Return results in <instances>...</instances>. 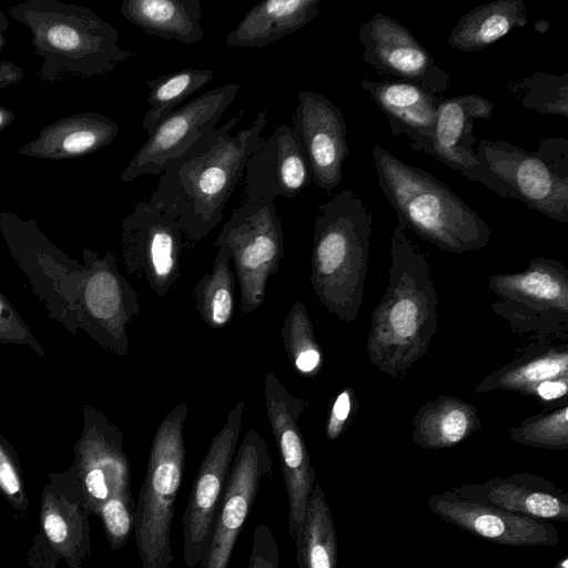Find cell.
Wrapping results in <instances>:
<instances>
[{"instance_id":"obj_40","label":"cell","mask_w":568,"mask_h":568,"mask_svg":"<svg viewBox=\"0 0 568 568\" xmlns=\"http://www.w3.org/2000/svg\"><path fill=\"white\" fill-rule=\"evenodd\" d=\"M0 344L27 346L39 357L47 353L10 300L0 291Z\"/></svg>"},{"instance_id":"obj_24","label":"cell","mask_w":568,"mask_h":568,"mask_svg":"<svg viewBox=\"0 0 568 568\" xmlns=\"http://www.w3.org/2000/svg\"><path fill=\"white\" fill-rule=\"evenodd\" d=\"M362 89L387 116L394 135L408 138L414 151L428 154L443 94L397 80H363Z\"/></svg>"},{"instance_id":"obj_1","label":"cell","mask_w":568,"mask_h":568,"mask_svg":"<svg viewBox=\"0 0 568 568\" xmlns=\"http://www.w3.org/2000/svg\"><path fill=\"white\" fill-rule=\"evenodd\" d=\"M244 113L241 109L212 134L171 161L150 196L152 205L175 221L186 250L222 222L247 159L263 138L266 110H261L248 128L232 134Z\"/></svg>"},{"instance_id":"obj_43","label":"cell","mask_w":568,"mask_h":568,"mask_svg":"<svg viewBox=\"0 0 568 568\" xmlns=\"http://www.w3.org/2000/svg\"><path fill=\"white\" fill-rule=\"evenodd\" d=\"M568 392V378L552 379L541 383L536 388V395L542 402H551L566 397Z\"/></svg>"},{"instance_id":"obj_8","label":"cell","mask_w":568,"mask_h":568,"mask_svg":"<svg viewBox=\"0 0 568 568\" xmlns=\"http://www.w3.org/2000/svg\"><path fill=\"white\" fill-rule=\"evenodd\" d=\"M498 297L491 310L518 334L539 342L568 339V270L561 261L535 257L526 270L488 278Z\"/></svg>"},{"instance_id":"obj_9","label":"cell","mask_w":568,"mask_h":568,"mask_svg":"<svg viewBox=\"0 0 568 568\" xmlns=\"http://www.w3.org/2000/svg\"><path fill=\"white\" fill-rule=\"evenodd\" d=\"M0 233L33 293L44 304L48 317L75 336L83 264L54 245L36 220H23L11 211L0 210Z\"/></svg>"},{"instance_id":"obj_28","label":"cell","mask_w":568,"mask_h":568,"mask_svg":"<svg viewBox=\"0 0 568 568\" xmlns=\"http://www.w3.org/2000/svg\"><path fill=\"white\" fill-rule=\"evenodd\" d=\"M321 0H266L253 6L226 34L232 48L262 49L305 27L320 13Z\"/></svg>"},{"instance_id":"obj_42","label":"cell","mask_w":568,"mask_h":568,"mask_svg":"<svg viewBox=\"0 0 568 568\" xmlns=\"http://www.w3.org/2000/svg\"><path fill=\"white\" fill-rule=\"evenodd\" d=\"M354 395L351 388H345L335 397L327 417L325 434L328 440L337 439L346 427L352 413Z\"/></svg>"},{"instance_id":"obj_12","label":"cell","mask_w":568,"mask_h":568,"mask_svg":"<svg viewBox=\"0 0 568 568\" xmlns=\"http://www.w3.org/2000/svg\"><path fill=\"white\" fill-rule=\"evenodd\" d=\"M88 509L69 470L49 474L43 486L39 530L27 552L30 568H57L63 560L69 568H82L91 555Z\"/></svg>"},{"instance_id":"obj_23","label":"cell","mask_w":568,"mask_h":568,"mask_svg":"<svg viewBox=\"0 0 568 568\" xmlns=\"http://www.w3.org/2000/svg\"><path fill=\"white\" fill-rule=\"evenodd\" d=\"M454 495L545 520L568 523V494L552 481L528 473L493 477L479 484L453 487Z\"/></svg>"},{"instance_id":"obj_32","label":"cell","mask_w":568,"mask_h":568,"mask_svg":"<svg viewBox=\"0 0 568 568\" xmlns=\"http://www.w3.org/2000/svg\"><path fill=\"white\" fill-rule=\"evenodd\" d=\"M298 568H336L337 537L325 493L315 484L294 537Z\"/></svg>"},{"instance_id":"obj_25","label":"cell","mask_w":568,"mask_h":568,"mask_svg":"<svg viewBox=\"0 0 568 568\" xmlns=\"http://www.w3.org/2000/svg\"><path fill=\"white\" fill-rule=\"evenodd\" d=\"M494 106L479 94L445 98L437 112L428 155L462 175L474 170L477 156L473 145L478 142L473 134L474 121L489 119Z\"/></svg>"},{"instance_id":"obj_22","label":"cell","mask_w":568,"mask_h":568,"mask_svg":"<svg viewBox=\"0 0 568 568\" xmlns=\"http://www.w3.org/2000/svg\"><path fill=\"white\" fill-rule=\"evenodd\" d=\"M312 182L310 162L288 124L262 138L245 164V196L293 199Z\"/></svg>"},{"instance_id":"obj_19","label":"cell","mask_w":568,"mask_h":568,"mask_svg":"<svg viewBox=\"0 0 568 568\" xmlns=\"http://www.w3.org/2000/svg\"><path fill=\"white\" fill-rule=\"evenodd\" d=\"M363 59L376 71L443 94L449 74L414 34L394 18L375 13L359 27Z\"/></svg>"},{"instance_id":"obj_7","label":"cell","mask_w":568,"mask_h":568,"mask_svg":"<svg viewBox=\"0 0 568 568\" xmlns=\"http://www.w3.org/2000/svg\"><path fill=\"white\" fill-rule=\"evenodd\" d=\"M186 402L174 406L152 438L134 513V536L142 568H172L171 529L185 465Z\"/></svg>"},{"instance_id":"obj_49","label":"cell","mask_w":568,"mask_h":568,"mask_svg":"<svg viewBox=\"0 0 568 568\" xmlns=\"http://www.w3.org/2000/svg\"><path fill=\"white\" fill-rule=\"evenodd\" d=\"M199 568H205L204 564H203V562H201V564L199 565Z\"/></svg>"},{"instance_id":"obj_17","label":"cell","mask_w":568,"mask_h":568,"mask_svg":"<svg viewBox=\"0 0 568 568\" xmlns=\"http://www.w3.org/2000/svg\"><path fill=\"white\" fill-rule=\"evenodd\" d=\"M69 473L91 515L113 495L131 490V469L120 428L91 404L83 406V425Z\"/></svg>"},{"instance_id":"obj_6","label":"cell","mask_w":568,"mask_h":568,"mask_svg":"<svg viewBox=\"0 0 568 568\" xmlns=\"http://www.w3.org/2000/svg\"><path fill=\"white\" fill-rule=\"evenodd\" d=\"M477 165L463 176L501 197L568 223V140L549 138L529 151L506 141L480 140Z\"/></svg>"},{"instance_id":"obj_29","label":"cell","mask_w":568,"mask_h":568,"mask_svg":"<svg viewBox=\"0 0 568 568\" xmlns=\"http://www.w3.org/2000/svg\"><path fill=\"white\" fill-rule=\"evenodd\" d=\"M412 424L413 442L433 450L454 447L481 427L477 408L449 395L425 403L414 415Z\"/></svg>"},{"instance_id":"obj_39","label":"cell","mask_w":568,"mask_h":568,"mask_svg":"<svg viewBox=\"0 0 568 568\" xmlns=\"http://www.w3.org/2000/svg\"><path fill=\"white\" fill-rule=\"evenodd\" d=\"M0 494L18 511L24 514L29 507L28 495L17 452L0 434Z\"/></svg>"},{"instance_id":"obj_38","label":"cell","mask_w":568,"mask_h":568,"mask_svg":"<svg viewBox=\"0 0 568 568\" xmlns=\"http://www.w3.org/2000/svg\"><path fill=\"white\" fill-rule=\"evenodd\" d=\"M135 504L132 491H122L110 497L99 509L105 537L112 549L120 550L134 530Z\"/></svg>"},{"instance_id":"obj_35","label":"cell","mask_w":568,"mask_h":568,"mask_svg":"<svg viewBox=\"0 0 568 568\" xmlns=\"http://www.w3.org/2000/svg\"><path fill=\"white\" fill-rule=\"evenodd\" d=\"M281 338L294 369L310 377L316 376L323 365V353L307 308L301 301L294 302L287 312Z\"/></svg>"},{"instance_id":"obj_47","label":"cell","mask_w":568,"mask_h":568,"mask_svg":"<svg viewBox=\"0 0 568 568\" xmlns=\"http://www.w3.org/2000/svg\"><path fill=\"white\" fill-rule=\"evenodd\" d=\"M550 28V23L546 20H538L536 23H535V30L538 31L539 33H545L549 30Z\"/></svg>"},{"instance_id":"obj_37","label":"cell","mask_w":568,"mask_h":568,"mask_svg":"<svg viewBox=\"0 0 568 568\" xmlns=\"http://www.w3.org/2000/svg\"><path fill=\"white\" fill-rule=\"evenodd\" d=\"M517 444L554 450L568 448V406H561L530 416L508 430Z\"/></svg>"},{"instance_id":"obj_45","label":"cell","mask_w":568,"mask_h":568,"mask_svg":"<svg viewBox=\"0 0 568 568\" xmlns=\"http://www.w3.org/2000/svg\"><path fill=\"white\" fill-rule=\"evenodd\" d=\"M16 119V114L9 108L0 105V133L7 129Z\"/></svg>"},{"instance_id":"obj_44","label":"cell","mask_w":568,"mask_h":568,"mask_svg":"<svg viewBox=\"0 0 568 568\" xmlns=\"http://www.w3.org/2000/svg\"><path fill=\"white\" fill-rule=\"evenodd\" d=\"M24 75V71L11 61H0V89H4L18 82Z\"/></svg>"},{"instance_id":"obj_36","label":"cell","mask_w":568,"mask_h":568,"mask_svg":"<svg viewBox=\"0 0 568 568\" xmlns=\"http://www.w3.org/2000/svg\"><path fill=\"white\" fill-rule=\"evenodd\" d=\"M507 87L528 110L568 116V73L555 75L537 71Z\"/></svg>"},{"instance_id":"obj_13","label":"cell","mask_w":568,"mask_h":568,"mask_svg":"<svg viewBox=\"0 0 568 568\" xmlns=\"http://www.w3.org/2000/svg\"><path fill=\"white\" fill-rule=\"evenodd\" d=\"M245 404L239 402L213 436L196 473L182 518V554L187 568L206 557L215 519L243 428Z\"/></svg>"},{"instance_id":"obj_16","label":"cell","mask_w":568,"mask_h":568,"mask_svg":"<svg viewBox=\"0 0 568 568\" xmlns=\"http://www.w3.org/2000/svg\"><path fill=\"white\" fill-rule=\"evenodd\" d=\"M264 398L286 490L287 529L294 539L316 484L315 467L300 427L308 402L292 395L273 372L265 376Z\"/></svg>"},{"instance_id":"obj_30","label":"cell","mask_w":568,"mask_h":568,"mask_svg":"<svg viewBox=\"0 0 568 568\" xmlns=\"http://www.w3.org/2000/svg\"><path fill=\"white\" fill-rule=\"evenodd\" d=\"M120 13L153 37L185 44L204 37L200 0H123Z\"/></svg>"},{"instance_id":"obj_41","label":"cell","mask_w":568,"mask_h":568,"mask_svg":"<svg viewBox=\"0 0 568 568\" xmlns=\"http://www.w3.org/2000/svg\"><path fill=\"white\" fill-rule=\"evenodd\" d=\"M243 568H280V548L265 524L255 527L248 561Z\"/></svg>"},{"instance_id":"obj_15","label":"cell","mask_w":568,"mask_h":568,"mask_svg":"<svg viewBox=\"0 0 568 568\" xmlns=\"http://www.w3.org/2000/svg\"><path fill=\"white\" fill-rule=\"evenodd\" d=\"M239 91V83H227L205 91L174 110L138 149L121 172L120 181L132 182L145 174L162 173L171 161L215 131Z\"/></svg>"},{"instance_id":"obj_31","label":"cell","mask_w":568,"mask_h":568,"mask_svg":"<svg viewBox=\"0 0 568 568\" xmlns=\"http://www.w3.org/2000/svg\"><path fill=\"white\" fill-rule=\"evenodd\" d=\"M527 23L524 0H495L473 8L450 32L448 44L463 52L485 49Z\"/></svg>"},{"instance_id":"obj_46","label":"cell","mask_w":568,"mask_h":568,"mask_svg":"<svg viewBox=\"0 0 568 568\" xmlns=\"http://www.w3.org/2000/svg\"><path fill=\"white\" fill-rule=\"evenodd\" d=\"M9 28V20L7 13L0 11V52L6 43V31Z\"/></svg>"},{"instance_id":"obj_11","label":"cell","mask_w":568,"mask_h":568,"mask_svg":"<svg viewBox=\"0 0 568 568\" xmlns=\"http://www.w3.org/2000/svg\"><path fill=\"white\" fill-rule=\"evenodd\" d=\"M83 275L77 305L78 327L98 345L118 356L129 351L126 327L139 314L138 292L111 252L82 250Z\"/></svg>"},{"instance_id":"obj_3","label":"cell","mask_w":568,"mask_h":568,"mask_svg":"<svg viewBox=\"0 0 568 568\" xmlns=\"http://www.w3.org/2000/svg\"><path fill=\"white\" fill-rule=\"evenodd\" d=\"M8 14L30 30L34 54L43 60L38 77L48 84L108 74L136 54L120 48L116 29L84 6L27 0Z\"/></svg>"},{"instance_id":"obj_2","label":"cell","mask_w":568,"mask_h":568,"mask_svg":"<svg viewBox=\"0 0 568 568\" xmlns=\"http://www.w3.org/2000/svg\"><path fill=\"white\" fill-rule=\"evenodd\" d=\"M398 222L390 236L388 283L372 312L366 351L383 374L402 378L437 331L438 296L426 254Z\"/></svg>"},{"instance_id":"obj_34","label":"cell","mask_w":568,"mask_h":568,"mask_svg":"<svg viewBox=\"0 0 568 568\" xmlns=\"http://www.w3.org/2000/svg\"><path fill=\"white\" fill-rule=\"evenodd\" d=\"M212 79L211 70L190 68L148 80L150 109L143 116L142 128L151 134L185 99Z\"/></svg>"},{"instance_id":"obj_18","label":"cell","mask_w":568,"mask_h":568,"mask_svg":"<svg viewBox=\"0 0 568 568\" xmlns=\"http://www.w3.org/2000/svg\"><path fill=\"white\" fill-rule=\"evenodd\" d=\"M273 475V462L265 439L250 428L237 446L224 495L217 510L205 568H229L231 556L261 484Z\"/></svg>"},{"instance_id":"obj_26","label":"cell","mask_w":568,"mask_h":568,"mask_svg":"<svg viewBox=\"0 0 568 568\" xmlns=\"http://www.w3.org/2000/svg\"><path fill=\"white\" fill-rule=\"evenodd\" d=\"M119 131V124L106 115L81 112L48 124L18 154L43 160L75 159L109 145Z\"/></svg>"},{"instance_id":"obj_27","label":"cell","mask_w":568,"mask_h":568,"mask_svg":"<svg viewBox=\"0 0 568 568\" xmlns=\"http://www.w3.org/2000/svg\"><path fill=\"white\" fill-rule=\"evenodd\" d=\"M562 378H568V343L539 342L485 376L473 392L535 396L541 383Z\"/></svg>"},{"instance_id":"obj_10","label":"cell","mask_w":568,"mask_h":568,"mask_svg":"<svg viewBox=\"0 0 568 568\" xmlns=\"http://www.w3.org/2000/svg\"><path fill=\"white\" fill-rule=\"evenodd\" d=\"M214 246L230 252L240 286L241 311L252 313L262 305L267 282L284 257L282 220L275 200L245 196L224 223Z\"/></svg>"},{"instance_id":"obj_48","label":"cell","mask_w":568,"mask_h":568,"mask_svg":"<svg viewBox=\"0 0 568 568\" xmlns=\"http://www.w3.org/2000/svg\"><path fill=\"white\" fill-rule=\"evenodd\" d=\"M554 568H568V557L565 556L558 560Z\"/></svg>"},{"instance_id":"obj_14","label":"cell","mask_w":568,"mask_h":568,"mask_svg":"<svg viewBox=\"0 0 568 568\" xmlns=\"http://www.w3.org/2000/svg\"><path fill=\"white\" fill-rule=\"evenodd\" d=\"M120 243L125 272L164 297L179 281L183 234L175 221L149 201H139L121 222Z\"/></svg>"},{"instance_id":"obj_5","label":"cell","mask_w":568,"mask_h":568,"mask_svg":"<svg viewBox=\"0 0 568 568\" xmlns=\"http://www.w3.org/2000/svg\"><path fill=\"white\" fill-rule=\"evenodd\" d=\"M373 214L345 189L318 206L314 220L311 285L324 307L352 323L363 304Z\"/></svg>"},{"instance_id":"obj_20","label":"cell","mask_w":568,"mask_h":568,"mask_svg":"<svg viewBox=\"0 0 568 568\" xmlns=\"http://www.w3.org/2000/svg\"><path fill=\"white\" fill-rule=\"evenodd\" d=\"M292 123L306 152L312 181L327 192L337 187L349 154L347 125L341 109L318 92L300 91Z\"/></svg>"},{"instance_id":"obj_21","label":"cell","mask_w":568,"mask_h":568,"mask_svg":"<svg viewBox=\"0 0 568 568\" xmlns=\"http://www.w3.org/2000/svg\"><path fill=\"white\" fill-rule=\"evenodd\" d=\"M427 505L442 520L498 545L549 547L560 544L559 532L549 520L471 503L449 490L429 496Z\"/></svg>"},{"instance_id":"obj_4","label":"cell","mask_w":568,"mask_h":568,"mask_svg":"<svg viewBox=\"0 0 568 568\" xmlns=\"http://www.w3.org/2000/svg\"><path fill=\"white\" fill-rule=\"evenodd\" d=\"M372 155L379 187L407 230L448 253L488 245V223L445 183L379 145L373 146Z\"/></svg>"},{"instance_id":"obj_33","label":"cell","mask_w":568,"mask_h":568,"mask_svg":"<svg viewBox=\"0 0 568 568\" xmlns=\"http://www.w3.org/2000/svg\"><path fill=\"white\" fill-rule=\"evenodd\" d=\"M191 296L209 327L220 329L230 324L235 310V273L225 247H217L212 270L196 282Z\"/></svg>"}]
</instances>
